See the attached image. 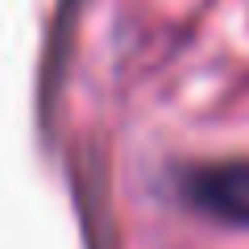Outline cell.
<instances>
[{"instance_id": "6da1fadb", "label": "cell", "mask_w": 249, "mask_h": 249, "mask_svg": "<svg viewBox=\"0 0 249 249\" xmlns=\"http://www.w3.org/2000/svg\"><path fill=\"white\" fill-rule=\"evenodd\" d=\"M183 196L204 216L249 229V158L208 162L183 175Z\"/></svg>"}]
</instances>
